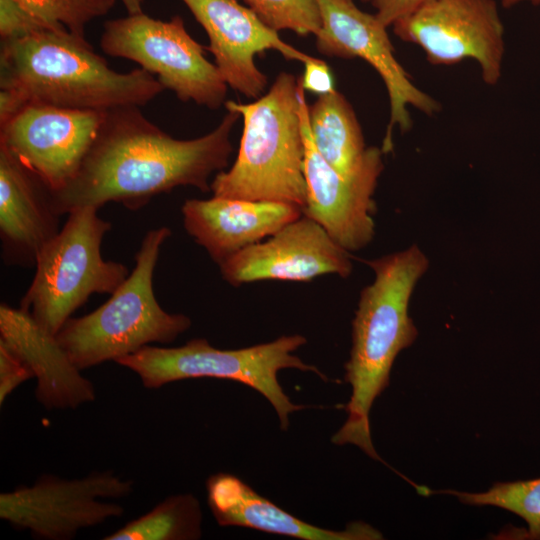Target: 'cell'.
<instances>
[{
  "mask_svg": "<svg viewBox=\"0 0 540 540\" xmlns=\"http://www.w3.org/2000/svg\"><path fill=\"white\" fill-rule=\"evenodd\" d=\"M138 106L106 111L98 133L74 177L50 191L62 216L81 207L117 202L130 210L179 186L210 191L209 179L223 171L233 151L232 129L241 117L227 109L218 126L194 139H176L149 121Z\"/></svg>",
  "mask_w": 540,
  "mask_h": 540,
  "instance_id": "obj_1",
  "label": "cell"
},
{
  "mask_svg": "<svg viewBox=\"0 0 540 540\" xmlns=\"http://www.w3.org/2000/svg\"><path fill=\"white\" fill-rule=\"evenodd\" d=\"M364 262L375 276L362 289L352 321V347L345 364V381L352 392L345 407L347 419L331 441L355 445L382 461L372 443L369 414L376 398L389 385L397 355L417 338L408 308L429 260L417 245H412Z\"/></svg>",
  "mask_w": 540,
  "mask_h": 540,
  "instance_id": "obj_2",
  "label": "cell"
},
{
  "mask_svg": "<svg viewBox=\"0 0 540 540\" xmlns=\"http://www.w3.org/2000/svg\"><path fill=\"white\" fill-rule=\"evenodd\" d=\"M0 87L24 103L72 110L142 107L165 88L138 68L111 69L86 40L66 29H47L1 41Z\"/></svg>",
  "mask_w": 540,
  "mask_h": 540,
  "instance_id": "obj_3",
  "label": "cell"
},
{
  "mask_svg": "<svg viewBox=\"0 0 540 540\" xmlns=\"http://www.w3.org/2000/svg\"><path fill=\"white\" fill-rule=\"evenodd\" d=\"M300 81L278 74L269 91L251 103L226 101L243 118L238 155L210 184L215 197L306 205L305 142Z\"/></svg>",
  "mask_w": 540,
  "mask_h": 540,
  "instance_id": "obj_4",
  "label": "cell"
},
{
  "mask_svg": "<svg viewBox=\"0 0 540 540\" xmlns=\"http://www.w3.org/2000/svg\"><path fill=\"white\" fill-rule=\"evenodd\" d=\"M170 228L149 230L135 255V267L110 298L89 314L69 318L57 341L79 370L133 354L153 343L169 344L191 326L181 313L158 303L153 275Z\"/></svg>",
  "mask_w": 540,
  "mask_h": 540,
  "instance_id": "obj_5",
  "label": "cell"
},
{
  "mask_svg": "<svg viewBox=\"0 0 540 540\" xmlns=\"http://www.w3.org/2000/svg\"><path fill=\"white\" fill-rule=\"evenodd\" d=\"M307 339L299 334L283 335L254 346L223 350L204 338H194L179 347L147 345L115 362L133 371L147 389H158L171 382L192 378H218L240 382L262 394L275 409L280 428L286 431L289 414L305 406L294 404L282 389L277 375L292 368L328 377L316 366L294 355Z\"/></svg>",
  "mask_w": 540,
  "mask_h": 540,
  "instance_id": "obj_6",
  "label": "cell"
},
{
  "mask_svg": "<svg viewBox=\"0 0 540 540\" xmlns=\"http://www.w3.org/2000/svg\"><path fill=\"white\" fill-rule=\"evenodd\" d=\"M98 210L81 207L68 213L57 235L40 250L21 299L20 308L53 335L91 295H111L130 274L126 265L103 259L101 244L111 223Z\"/></svg>",
  "mask_w": 540,
  "mask_h": 540,
  "instance_id": "obj_7",
  "label": "cell"
},
{
  "mask_svg": "<svg viewBox=\"0 0 540 540\" xmlns=\"http://www.w3.org/2000/svg\"><path fill=\"white\" fill-rule=\"evenodd\" d=\"M100 47L104 53L134 61L156 75L183 102L213 110L226 102L227 83L206 58L207 48L191 37L180 16L163 21L141 12L109 20Z\"/></svg>",
  "mask_w": 540,
  "mask_h": 540,
  "instance_id": "obj_8",
  "label": "cell"
},
{
  "mask_svg": "<svg viewBox=\"0 0 540 540\" xmlns=\"http://www.w3.org/2000/svg\"><path fill=\"white\" fill-rule=\"evenodd\" d=\"M133 488L132 480L108 470L75 479L42 474L30 486L0 494V518L37 539L70 540L83 529L121 517V505L100 498H124Z\"/></svg>",
  "mask_w": 540,
  "mask_h": 540,
  "instance_id": "obj_9",
  "label": "cell"
},
{
  "mask_svg": "<svg viewBox=\"0 0 540 540\" xmlns=\"http://www.w3.org/2000/svg\"><path fill=\"white\" fill-rule=\"evenodd\" d=\"M392 27L433 65L472 59L486 85L495 86L501 78L505 30L496 0H426Z\"/></svg>",
  "mask_w": 540,
  "mask_h": 540,
  "instance_id": "obj_10",
  "label": "cell"
},
{
  "mask_svg": "<svg viewBox=\"0 0 540 540\" xmlns=\"http://www.w3.org/2000/svg\"><path fill=\"white\" fill-rule=\"evenodd\" d=\"M322 26L316 37L317 50L331 57L361 58L380 75L386 87L390 118L382 143L384 154L393 150V131L412 127L409 107L433 116L441 104L418 88L395 56L385 26L374 14L361 10L353 0H316Z\"/></svg>",
  "mask_w": 540,
  "mask_h": 540,
  "instance_id": "obj_11",
  "label": "cell"
},
{
  "mask_svg": "<svg viewBox=\"0 0 540 540\" xmlns=\"http://www.w3.org/2000/svg\"><path fill=\"white\" fill-rule=\"evenodd\" d=\"M299 101L307 187L302 214L318 222L348 252L361 250L375 235L374 193L384 169V153L379 147H367L361 165L348 176L340 174L325 161L314 145L308 120L309 105L301 83Z\"/></svg>",
  "mask_w": 540,
  "mask_h": 540,
  "instance_id": "obj_12",
  "label": "cell"
},
{
  "mask_svg": "<svg viewBox=\"0 0 540 540\" xmlns=\"http://www.w3.org/2000/svg\"><path fill=\"white\" fill-rule=\"evenodd\" d=\"M105 113L29 104L0 124V145L56 191L78 171Z\"/></svg>",
  "mask_w": 540,
  "mask_h": 540,
  "instance_id": "obj_13",
  "label": "cell"
},
{
  "mask_svg": "<svg viewBox=\"0 0 540 540\" xmlns=\"http://www.w3.org/2000/svg\"><path fill=\"white\" fill-rule=\"evenodd\" d=\"M218 266L222 278L234 287L264 280L309 282L327 274L347 278L353 270L349 252L305 215Z\"/></svg>",
  "mask_w": 540,
  "mask_h": 540,
  "instance_id": "obj_14",
  "label": "cell"
},
{
  "mask_svg": "<svg viewBox=\"0 0 540 540\" xmlns=\"http://www.w3.org/2000/svg\"><path fill=\"white\" fill-rule=\"evenodd\" d=\"M209 38L207 49L223 79L233 90L257 99L267 86L255 56L268 49L303 64L312 56L284 42L249 8L236 0H182Z\"/></svg>",
  "mask_w": 540,
  "mask_h": 540,
  "instance_id": "obj_15",
  "label": "cell"
},
{
  "mask_svg": "<svg viewBox=\"0 0 540 540\" xmlns=\"http://www.w3.org/2000/svg\"><path fill=\"white\" fill-rule=\"evenodd\" d=\"M181 212L186 232L218 265L303 215L289 203L215 196L187 199Z\"/></svg>",
  "mask_w": 540,
  "mask_h": 540,
  "instance_id": "obj_16",
  "label": "cell"
},
{
  "mask_svg": "<svg viewBox=\"0 0 540 540\" xmlns=\"http://www.w3.org/2000/svg\"><path fill=\"white\" fill-rule=\"evenodd\" d=\"M0 343L12 351L36 378L35 398L46 409H76L93 402V383L81 375L57 341L31 314L0 305Z\"/></svg>",
  "mask_w": 540,
  "mask_h": 540,
  "instance_id": "obj_17",
  "label": "cell"
},
{
  "mask_svg": "<svg viewBox=\"0 0 540 540\" xmlns=\"http://www.w3.org/2000/svg\"><path fill=\"white\" fill-rule=\"evenodd\" d=\"M50 189L0 145V239L5 263L36 264L43 246L59 232Z\"/></svg>",
  "mask_w": 540,
  "mask_h": 540,
  "instance_id": "obj_18",
  "label": "cell"
},
{
  "mask_svg": "<svg viewBox=\"0 0 540 540\" xmlns=\"http://www.w3.org/2000/svg\"><path fill=\"white\" fill-rule=\"evenodd\" d=\"M207 502L222 526L251 528L303 540H377L382 534L355 521L344 530H331L307 523L258 494L239 477L219 472L206 481Z\"/></svg>",
  "mask_w": 540,
  "mask_h": 540,
  "instance_id": "obj_19",
  "label": "cell"
},
{
  "mask_svg": "<svg viewBox=\"0 0 540 540\" xmlns=\"http://www.w3.org/2000/svg\"><path fill=\"white\" fill-rule=\"evenodd\" d=\"M308 120L319 154L340 174H352L361 165L367 147L355 111L345 96L337 90L318 96L308 106Z\"/></svg>",
  "mask_w": 540,
  "mask_h": 540,
  "instance_id": "obj_20",
  "label": "cell"
},
{
  "mask_svg": "<svg viewBox=\"0 0 540 540\" xmlns=\"http://www.w3.org/2000/svg\"><path fill=\"white\" fill-rule=\"evenodd\" d=\"M202 511L192 494L165 498L149 512L129 521L104 540H195L202 535Z\"/></svg>",
  "mask_w": 540,
  "mask_h": 540,
  "instance_id": "obj_21",
  "label": "cell"
},
{
  "mask_svg": "<svg viewBox=\"0 0 540 540\" xmlns=\"http://www.w3.org/2000/svg\"><path fill=\"white\" fill-rule=\"evenodd\" d=\"M462 503L476 506H496L521 517L527 524L528 539H540V478L495 483L486 492L469 493L444 490Z\"/></svg>",
  "mask_w": 540,
  "mask_h": 540,
  "instance_id": "obj_22",
  "label": "cell"
},
{
  "mask_svg": "<svg viewBox=\"0 0 540 540\" xmlns=\"http://www.w3.org/2000/svg\"><path fill=\"white\" fill-rule=\"evenodd\" d=\"M34 17L53 29H66L85 37L86 25L105 16L115 0H15Z\"/></svg>",
  "mask_w": 540,
  "mask_h": 540,
  "instance_id": "obj_23",
  "label": "cell"
},
{
  "mask_svg": "<svg viewBox=\"0 0 540 540\" xmlns=\"http://www.w3.org/2000/svg\"><path fill=\"white\" fill-rule=\"evenodd\" d=\"M270 29L316 35L322 26L316 0H244Z\"/></svg>",
  "mask_w": 540,
  "mask_h": 540,
  "instance_id": "obj_24",
  "label": "cell"
},
{
  "mask_svg": "<svg viewBox=\"0 0 540 540\" xmlns=\"http://www.w3.org/2000/svg\"><path fill=\"white\" fill-rule=\"evenodd\" d=\"M53 29L34 17L15 0H0L1 41L13 40Z\"/></svg>",
  "mask_w": 540,
  "mask_h": 540,
  "instance_id": "obj_25",
  "label": "cell"
},
{
  "mask_svg": "<svg viewBox=\"0 0 540 540\" xmlns=\"http://www.w3.org/2000/svg\"><path fill=\"white\" fill-rule=\"evenodd\" d=\"M34 378L31 370L4 344L0 343V405L23 382Z\"/></svg>",
  "mask_w": 540,
  "mask_h": 540,
  "instance_id": "obj_26",
  "label": "cell"
},
{
  "mask_svg": "<svg viewBox=\"0 0 540 540\" xmlns=\"http://www.w3.org/2000/svg\"><path fill=\"white\" fill-rule=\"evenodd\" d=\"M304 66L303 75L299 80L305 91L320 96L336 90L333 74L325 61L312 56Z\"/></svg>",
  "mask_w": 540,
  "mask_h": 540,
  "instance_id": "obj_27",
  "label": "cell"
},
{
  "mask_svg": "<svg viewBox=\"0 0 540 540\" xmlns=\"http://www.w3.org/2000/svg\"><path fill=\"white\" fill-rule=\"evenodd\" d=\"M426 0H371L375 15L387 27L408 15Z\"/></svg>",
  "mask_w": 540,
  "mask_h": 540,
  "instance_id": "obj_28",
  "label": "cell"
},
{
  "mask_svg": "<svg viewBox=\"0 0 540 540\" xmlns=\"http://www.w3.org/2000/svg\"><path fill=\"white\" fill-rule=\"evenodd\" d=\"M128 14H137L143 12V0H121Z\"/></svg>",
  "mask_w": 540,
  "mask_h": 540,
  "instance_id": "obj_29",
  "label": "cell"
},
{
  "mask_svg": "<svg viewBox=\"0 0 540 540\" xmlns=\"http://www.w3.org/2000/svg\"><path fill=\"white\" fill-rule=\"evenodd\" d=\"M524 1H529L533 5H539L540 0H500V3L505 8H510Z\"/></svg>",
  "mask_w": 540,
  "mask_h": 540,
  "instance_id": "obj_30",
  "label": "cell"
},
{
  "mask_svg": "<svg viewBox=\"0 0 540 540\" xmlns=\"http://www.w3.org/2000/svg\"><path fill=\"white\" fill-rule=\"evenodd\" d=\"M362 1H364V2H370L371 0H362Z\"/></svg>",
  "mask_w": 540,
  "mask_h": 540,
  "instance_id": "obj_31",
  "label": "cell"
}]
</instances>
